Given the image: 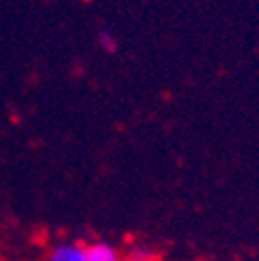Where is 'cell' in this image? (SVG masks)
Returning <instances> with one entry per match:
<instances>
[{
  "label": "cell",
  "instance_id": "cell-1",
  "mask_svg": "<svg viewBox=\"0 0 259 261\" xmlns=\"http://www.w3.org/2000/svg\"><path fill=\"white\" fill-rule=\"evenodd\" d=\"M46 261H87L85 243L79 241H60L50 247Z\"/></svg>",
  "mask_w": 259,
  "mask_h": 261
},
{
  "label": "cell",
  "instance_id": "cell-2",
  "mask_svg": "<svg viewBox=\"0 0 259 261\" xmlns=\"http://www.w3.org/2000/svg\"><path fill=\"white\" fill-rule=\"evenodd\" d=\"M87 261H122V251L108 241L85 243Z\"/></svg>",
  "mask_w": 259,
  "mask_h": 261
},
{
  "label": "cell",
  "instance_id": "cell-3",
  "mask_svg": "<svg viewBox=\"0 0 259 261\" xmlns=\"http://www.w3.org/2000/svg\"><path fill=\"white\" fill-rule=\"evenodd\" d=\"M122 261H160V251L143 241H133L122 251Z\"/></svg>",
  "mask_w": 259,
  "mask_h": 261
},
{
  "label": "cell",
  "instance_id": "cell-4",
  "mask_svg": "<svg viewBox=\"0 0 259 261\" xmlns=\"http://www.w3.org/2000/svg\"><path fill=\"white\" fill-rule=\"evenodd\" d=\"M98 46H100V50L102 52H106V54H116L118 52V38L112 34V31H108V29H100L98 31Z\"/></svg>",
  "mask_w": 259,
  "mask_h": 261
}]
</instances>
